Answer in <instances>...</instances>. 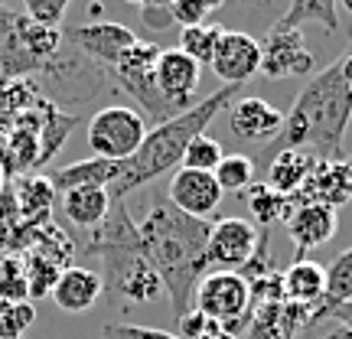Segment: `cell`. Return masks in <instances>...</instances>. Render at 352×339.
I'll list each match as a JSON object with an SVG mask.
<instances>
[{
    "instance_id": "cb8c5ba5",
    "label": "cell",
    "mask_w": 352,
    "mask_h": 339,
    "mask_svg": "<svg viewBox=\"0 0 352 339\" xmlns=\"http://www.w3.org/2000/svg\"><path fill=\"white\" fill-rule=\"evenodd\" d=\"M52 199H56V189L43 176H26L16 183V206H20V215L30 222H43L52 209Z\"/></svg>"
},
{
    "instance_id": "ab89813d",
    "label": "cell",
    "mask_w": 352,
    "mask_h": 339,
    "mask_svg": "<svg viewBox=\"0 0 352 339\" xmlns=\"http://www.w3.org/2000/svg\"><path fill=\"white\" fill-rule=\"evenodd\" d=\"M127 3H138V7H147V0H127Z\"/></svg>"
},
{
    "instance_id": "8fae6325",
    "label": "cell",
    "mask_w": 352,
    "mask_h": 339,
    "mask_svg": "<svg viewBox=\"0 0 352 339\" xmlns=\"http://www.w3.org/2000/svg\"><path fill=\"white\" fill-rule=\"evenodd\" d=\"M222 186L215 183V173H206V170H189V166H179L170 179V189H166V199L170 206H176L183 215L189 219H209V215L219 209L222 202Z\"/></svg>"
},
{
    "instance_id": "9c48e42d",
    "label": "cell",
    "mask_w": 352,
    "mask_h": 339,
    "mask_svg": "<svg viewBox=\"0 0 352 339\" xmlns=\"http://www.w3.org/2000/svg\"><path fill=\"white\" fill-rule=\"evenodd\" d=\"M65 43H72L85 59H91L95 65H114L124 59V52L138 43L134 30H127L121 23L111 20H101V23H85V26H72L65 30Z\"/></svg>"
},
{
    "instance_id": "ffe728a7",
    "label": "cell",
    "mask_w": 352,
    "mask_h": 339,
    "mask_svg": "<svg viewBox=\"0 0 352 339\" xmlns=\"http://www.w3.org/2000/svg\"><path fill=\"white\" fill-rule=\"evenodd\" d=\"M314 166H316V157H310V153L280 151L267 160V166H264V183L274 189V193H280V196L297 199V193L303 189L307 176L314 173Z\"/></svg>"
},
{
    "instance_id": "3957f363",
    "label": "cell",
    "mask_w": 352,
    "mask_h": 339,
    "mask_svg": "<svg viewBox=\"0 0 352 339\" xmlns=\"http://www.w3.org/2000/svg\"><path fill=\"white\" fill-rule=\"evenodd\" d=\"M241 88L245 85H222L219 91L206 95L202 101H196L186 111H179L176 118L164 121V124H153L151 131H147L144 144L138 147V153L121 164V173L114 179V186L108 189L111 202H121L131 189L147 186L157 176L183 166V153H186L189 140L206 134V127L215 121V114L239 98Z\"/></svg>"
},
{
    "instance_id": "7c38bea8",
    "label": "cell",
    "mask_w": 352,
    "mask_h": 339,
    "mask_svg": "<svg viewBox=\"0 0 352 339\" xmlns=\"http://www.w3.org/2000/svg\"><path fill=\"white\" fill-rule=\"evenodd\" d=\"M153 82L160 88L164 101L173 111H186L196 105V88H199V63H192L183 50H164L153 69Z\"/></svg>"
},
{
    "instance_id": "7402d4cb",
    "label": "cell",
    "mask_w": 352,
    "mask_h": 339,
    "mask_svg": "<svg viewBox=\"0 0 352 339\" xmlns=\"http://www.w3.org/2000/svg\"><path fill=\"white\" fill-rule=\"evenodd\" d=\"M323 271H327V297H323V303L314 310L310 323H314V320H327L329 310H336L342 303H352V248L340 252L329 261V267H323Z\"/></svg>"
},
{
    "instance_id": "52a82bcc",
    "label": "cell",
    "mask_w": 352,
    "mask_h": 339,
    "mask_svg": "<svg viewBox=\"0 0 352 339\" xmlns=\"http://www.w3.org/2000/svg\"><path fill=\"white\" fill-rule=\"evenodd\" d=\"M258 76L280 82V78H310L314 76V52L297 26L277 20L261 43V65Z\"/></svg>"
},
{
    "instance_id": "d6986e66",
    "label": "cell",
    "mask_w": 352,
    "mask_h": 339,
    "mask_svg": "<svg viewBox=\"0 0 352 339\" xmlns=\"http://www.w3.org/2000/svg\"><path fill=\"white\" fill-rule=\"evenodd\" d=\"M118 173H121V164L101 160V157H88V160H76V164L52 170L46 179L52 183L56 193H69V189H78V186L111 189L114 179H118Z\"/></svg>"
},
{
    "instance_id": "4dcf8cb0",
    "label": "cell",
    "mask_w": 352,
    "mask_h": 339,
    "mask_svg": "<svg viewBox=\"0 0 352 339\" xmlns=\"http://www.w3.org/2000/svg\"><path fill=\"white\" fill-rule=\"evenodd\" d=\"M0 300H30L26 271L20 258H3L0 261Z\"/></svg>"
},
{
    "instance_id": "8d00e7d4",
    "label": "cell",
    "mask_w": 352,
    "mask_h": 339,
    "mask_svg": "<svg viewBox=\"0 0 352 339\" xmlns=\"http://www.w3.org/2000/svg\"><path fill=\"white\" fill-rule=\"evenodd\" d=\"M196 339H239V336H232V333H228V329L222 327V323L209 320V323H206V329H202V333H199Z\"/></svg>"
},
{
    "instance_id": "277c9868",
    "label": "cell",
    "mask_w": 352,
    "mask_h": 339,
    "mask_svg": "<svg viewBox=\"0 0 352 339\" xmlns=\"http://www.w3.org/2000/svg\"><path fill=\"white\" fill-rule=\"evenodd\" d=\"M88 252L101 258V290L124 303H151L164 294V284L151 267L140 245L138 222L124 202H111L98 228H91Z\"/></svg>"
},
{
    "instance_id": "f546056e",
    "label": "cell",
    "mask_w": 352,
    "mask_h": 339,
    "mask_svg": "<svg viewBox=\"0 0 352 339\" xmlns=\"http://www.w3.org/2000/svg\"><path fill=\"white\" fill-rule=\"evenodd\" d=\"M222 157H226L222 144H219L215 138H209V134H199V138L189 140L186 153H183V166H189V170H206V173H215V166L222 164Z\"/></svg>"
},
{
    "instance_id": "4fadbf2b",
    "label": "cell",
    "mask_w": 352,
    "mask_h": 339,
    "mask_svg": "<svg viewBox=\"0 0 352 339\" xmlns=\"http://www.w3.org/2000/svg\"><path fill=\"white\" fill-rule=\"evenodd\" d=\"M280 124H284V114L258 95H239L228 105V131L239 140H252L264 147L277 138Z\"/></svg>"
},
{
    "instance_id": "d6a6232c",
    "label": "cell",
    "mask_w": 352,
    "mask_h": 339,
    "mask_svg": "<svg viewBox=\"0 0 352 339\" xmlns=\"http://www.w3.org/2000/svg\"><path fill=\"white\" fill-rule=\"evenodd\" d=\"M104 339H179L176 333L166 329H153V327H134V323H108L101 329Z\"/></svg>"
},
{
    "instance_id": "5b68a950",
    "label": "cell",
    "mask_w": 352,
    "mask_h": 339,
    "mask_svg": "<svg viewBox=\"0 0 352 339\" xmlns=\"http://www.w3.org/2000/svg\"><path fill=\"white\" fill-rule=\"evenodd\" d=\"M192 310L206 314L209 320L222 323L232 336H245V329L252 327L254 300H252V284L235 271H212L199 281L196 297H192Z\"/></svg>"
},
{
    "instance_id": "60d3db41",
    "label": "cell",
    "mask_w": 352,
    "mask_h": 339,
    "mask_svg": "<svg viewBox=\"0 0 352 339\" xmlns=\"http://www.w3.org/2000/svg\"><path fill=\"white\" fill-rule=\"evenodd\" d=\"M0 13H3V0H0Z\"/></svg>"
},
{
    "instance_id": "f1b7e54d",
    "label": "cell",
    "mask_w": 352,
    "mask_h": 339,
    "mask_svg": "<svg viewBox=\"0 0 352 339\" xmlns=\"http://www.w3.org/2000/svg\"><path fill=\"white\" fill-rule=\"evenodd\" d=\"M23 271H26V287H30V297H46V294H52V287H56V281H59V274H63V267L56 261H50V258H43V254H30L23 261Z\"/></svg>"
},
{
    "instance_id": "484cf974",
    "label": "cell",
    "mask_w": 352,
    "mask_h": 339,
    "mask_svg": "<svg viewBox=\"0 0 352 339\" xmlns=\"http://www.w3.org/2000/svg\"><path fill=\"white\" fill-rule=\"evenodd\" d=\"M222 30H226V26H219V23L183 26V30H179V46H176V50H183L192 63L209 65L212 63L215 43H219V36H222Z\"/></svg>"
},
{
    "instance_id": "30bf717a",
    "label": "cell",
    "mask_w": 352,
    "mask_h": 339,
    "mask_svg": "<svg viewBox=\"0 0 352 339\" xmlns=\"http://www.w3.org/2000/svg\"><path fill=\"white\" fill-rule=\"evenodd\" d=\"M212 72L222 78V85H245L258 76L261 65V43L241 30H222L212 52Z\"/></svg>"
},
{
    "instance_id": "44dd1931",
    "label": "cell",
    "mask_w": 352,
    "mask_h": 339,
    "mask_svg": "<svg viewBox=\"0 0 352 339\" xmlns=\"http://www.w3.org/2000/svg\"><path fill=\"white\" fill-rule=\"evenodd\" d=\"M108 209H111L108 189L78 186V189L63 193V212H65V219L78 228H98L101 222H104Z\"/></svg>"
},
{
    "instance_id": "7a4b0ae2",
    "label": "cell",
    "mask_w": 352,
    "mask_h": 339,
    "mask_svg": "<svg viewBox=\"0 0 352 339\" xmlns=\"http://www.w3.org/2000/svg\"><path fill=\"white\" fill-rule=\"evenodd\" d=\"M140 245L151 267L157 271L164 294L170 297L173 316H186L192 310L196 287L206 277V245H209V222L189 219L170 199H157L151 212L138 226Z\"/></svg>"
},
{
    "instance_id": "6da1fadb",
    "label": "cell",
    "mask_w": 352,
    "mask_h": 339,
    "mask_svg": "<svg viewBox=\"0 0 352 339\" xmlns=\"http://www.w3.org/2000/svg\"><path fill=\"white\" fill-rule=\"evenodd\" d=\"M349 121L352 95L342 82L340 59H336L323 72L307 78L294 108L284 114V124L277 131V138L261 147V160H254V170H264L267 160L280 151H300L316 157V160H346L342 140H346Z\"/></svg>"
},
{
    "instance_id": "e575fe53",
    "label": "cell",
    "mask_w": 352,
    "mask_h": 339,
    "mask_svg": "<svg viewBox=\"0 0 352 339\" xmlns=\"http://www.w3.org/2000/svg\"><path fill=\"white\" fill-rule=\"evenodd\" d=\"M144 23L164 33V30L173 26V13H170V7H147V10H144Z\"/></svg>"
},
{
    "instance_id": "e0dca14e",
    "label": "cell",
    "mask_w": 352,
    "mask_h": 339,
    "mask_svg": "<svg viewBox=\"0 0 352 339\" xmlns=\"http://www.w3.org/2000/svg\"><path fill=\"white\" fill-rule=\"evenodd\" d=\"M104 294L101 290V274L98 271H88V267H63V274L52 287V300L63 314H85L91 310L98 297Z\"/></svg>"
},
{
    "instance_id": "5bb4252c",
    "label": "cell",
    "mask_w": 352,
    "mask_h": 339,
    "mask_svg": "<svg viewBox=\"0 0 352 339\" xmlns=\"http://www.w3.org/2000/svg\"><path fill=\"white\" fill-rule=\"evenodd\" d=\"M336 209L320 206V202H294L287 215V235L297 248V258H307L320 245H327L336 235Z\"/></svg>"
},
{
    "instance_id": "f35d334b",
    "label": "cell",
    "mask_w": 352,
    "mask_h": 339,
    "mask_svg": "<svg viewBox=\"0 0 352 339\" xmlns=\"http://www.w3.org/2000/svg\"><path fill=\"white\" fill-rule=\"evenodd\" d=\"M336 3H342V7H346V10L352 13V0H336Z\"/></svg>"
},
{
    "instance_id": "74e56055",
    "label": "cell",
    "mask_w": 352,
    "mask_h": 339,
    "mask_svg": "<svg viewBox=\"0 0 352 339\" xmlns=\"http://www.w3.org/2000/svg\"><path fill=\"white\" fill-rule=\"evenodd\" d=\"M340 72H342L346 88H349V95H352V50L346 52V56H340Z\"/></svg>"
},
{
    "instance_id": "d590c367",
    "label": "cell",
    "mask_w": 352,
    "mask_h": 339,
    "mask_svg": "<svg viewBox=\"0 0 352 339\" xmlns=\"http://www.w3.org/2000/svg\"><path fill=\"white\" fill-rule=\"evenodd\" d=\"M327 316H336V320L342 323V327L327 339H352V303H342V307H336V310H329Z\"/></svg>"
},
{
    "instance_id": "2e32d148",
    "label": "cell",
    "mask_w": 352,
    "mask_h": 339,
    "mask_svg": "<svg viewBox=\"0 0 352 339\" xmlns=\"http://www.w3.org/2000/svg\"><path fill=\"white\" fill-rule=\"evenodd\" d=\"M310 307L290 300L258 303L252 316V327L245 329L241 339H294L300 327H310Z\"/></svg>"
},
{
    "instance_id": "83f0119b",
    "label": "cell",
    "mask_w": 352,
    "mask_h": 339,
    "mask_svg": "<svg viewBox=\"0 0 352 339\" xmlns=\"http://www.w3.org/2000/svg\"><path fill=\"white\" fill-rule=\"evenodd\" d=\"M36 323V307L30 300H0V339H23Z\"/></svg>"
},
{
    "instance_id": "d4e9b609",
    "label": "cell",
    "mask_w": 352,
    "mask_h": 339,
    "mask_svg": "<svg viewBox=\"0 0 352 339\" xmlns=\"http://www.w3.org/2000/svg\"><path fill=\"white\" fill-rule=\"evenodd\" d=\"M248 206H252V212H254V222L267 228V226H277V222H287L290 209H294V199L274 193L267 183H252L248 186Z\"/></svg>"
},
{
    "instance_id": "836d02e7",
    "label": "cell",
    "mask_w": 352,
    "mask_h": 339,
    "mask_svg": "<svg viewBox=\"0 0 352 339\" xmlns=\"http://www.w3.org/2000/svg\"><path fill=\"white\" fill-rule=\"evenodd\" d=\"M170 13H173V23L179 26H199L209 17L206 0H170Z\"/></svg>"
},
{
    "instance_id": "1f68e13d",
    "label": "cell",
    "mask_w": 352,
    "mask_h": 339,
    "mask_svg": "<svg viewBox=\"0 0 352 339\" xmlns=\"http://www.w3.org/2000/svg\"><path fill=\"white\" fill-rule=\"evenodd\" d=\"M69 3L72 0H23L26 7V17L39 26H63L65 20V10H69Z\"/></svg>"
},
{
    "instance_id": "603a6c76",
    "label": "cell",
    "mask_w": 352,
    "mask_h": 339,
    "mask_svg": "<svg viewBox=\"0 0 352 339\" xmlns=\"http://www.w3.org/2000/svg\"><path fill=\"white\" fill-rule=\"evenodd\" d=\"M280 23L287 26H307V23H320L327 33L340 30V13H336V0H290Z\"/></svg>"
},
{
    "instance_id": "9a60e30c",
    "label": "cell",
    "mask_w": 352,
    "mask_h": 339,
    "mask_svg": "<svg viewBox=\"0 0 352 339\" xmlns=\"http://www.w3.org/2000/svg\"><path fill=\"white\" fill-rule=\"evenodd\" d=\"M352 199V170L346 160H316L314 173L307 176L303 189L294 202H320L329 209H340Z\"/></svg>"
},
{
    "instance_id": "ac0fdd59",
    "label": "cell",
    "mask_w": 352,
    "mask_h": 339,
    "mask_svg": "<svg viewBox=\"0 0 352 339\" xmlns=\"http://www.w3.org/2000/svg\"><path fill=\"white\" fill-rule=\"evenodd\" d=\"M280 290H284V300L310 307L314 314L327 297V271L310 258H294V264L280 274Z\"/></svg>"
},
{
    "instance_id": "ba28073f",
    "label": "cell",
    "mask_w": 352,
    "mask_h": 339,
    "mask_svg": "<svg viewBox=\"0 0 352 339\" xmlns=\"http://www.w3.org/2000/svg\"><path fill=\"white\" fill-rule=\"evenodd\" d=\"M261 232L254 228V222L228 215L219 219L215 226H209V245H206V261L215 271H235L239 274L245 264L258 252Z\"/></svg>"
},
{
    "instance_id": "8992f818",
    "label": "cell",
    "mask_w": 352,
    "mask_h": 339,
    "mask_svg": "<svg viewBox=\"0 0 352 339\" xmlns=\"http://www.w3.org/2000/svg\"><path fill=\"white\" fill-rule=\"evenodd\" d=\"M147 118L131 108V105H111V108H101L91 121H88V147L95 157L101 160H114V164H124L131 160L138 147L147 138Z\"/></svg>"
},
{
    "instance_id": "4316f807",
    "label": "cell",
    "mask_w": 352,
    "mask_h": 339,
    "mask_svg": "<svg viewBox=\"0 0 352 339\" xmlns=\"http://www.w3.org/2000/svg\"><path fill=\"white\" fill-rule=\"evenodd\" d=\"M254 160L248 153H226L222 164L215 166V183L222 186V193H245L254 183Z\"/></svg>"
},
{
    "instance_id": "b9f144b4",
    "label": "cell",
    "mask_w": 352,
    "mask_h": 339,
    "mask_svg": "<svg viewBox=\"0 0 352 339\" xmlns=\"http://www.w3.org/2000/svg\"><path fill=\"white\" fill-rule=\"evenodd\" d=\"M349 170H352V166H349Z\"/></svg>"
}]
</instances>
